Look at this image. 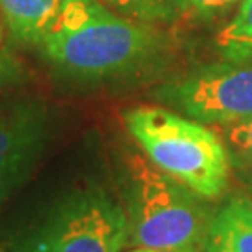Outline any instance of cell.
I'll use <instances>...</instances> for the list:
<instances>
[{
    "label": "cell",
    "mask_w": 252,
    "mask_h": 252,
    "mask_svg": "<svg viewBox=\"0 0 252 252\" xmlns=\"http://www.w3.org/2000/svg\"><path fill=\"white\" fill-rule=\"evenodd\" d=\"M41 49L63 77L107 82L148 69L162 54V36L99 0H63Z\"/></svg>",
    "instance_id": "cell-1"
},
{
    "label": "cell",
    "mask_w": 252,
    "mask_h": 252,
    "mask_svg": "<svg viewBox=\"0 0 252 252\" xmlns=\"http://www.w3.org/2000/svg\"><path fill=\"white\" fill-rule=\"evenodd\" d=\"M129 243L161 252H204L213 213L206 198L170 178L144 153L122 161Z\"/></svg>",
    "instance_id": "cell-2"
},
{
    "label": "cell",
    "mask_w": 252,
    "mask_h": 252,
    "mask_svg": "<svg viewBox=\"0 0 252 252\" xmlns=\"http://www.w3.org/2000/svg\"><path fill=\"white\" fill-rule=\"evenodd\" d=\"M124 124L159 170L206 200L224 194L232 157L224 140L206 124L155 105L127 108Z\"/></svg>",
    "instance_id": "cell-3"
},
{
    "label": "cell",
    "mask_w": 252,
    "mask_h": 252,
    "mask_svg": "<svg viewBox=\"0 0 252 252\" xmlns=\"http://www.w3.org/2000/svg\"><path fill=\"white\" fill-rule=\"evenodd\" d=\"M129 243L124 204L86 183L54 202L27 241V252H120Z\"/></svg>",
    "instance_id": "cell-4"
},
{
    "label": "cell",
    "mask_w": 252,
    "mask_h": 252,
    "mask_svg": "<svg viewBox=\"0 0 252 252\" xmlns=\"http://www.w3.org/2000/svg\"><path fill=\"white\" fill-rule=\"evenodd\" d=\"M155 95L200 124L232 126L252 116V62L202 65L162 84Z\"/></svg>",
    "instance_id": "cell-5"
},
{
    "label": "cell",
    "mask_w": 252,
    "mask_h": 252,
    "mask_svg": "<svg viewBox=\"0 0 252 252\" xmlns=\"http://www.w3.org/2000/svg\"><path fill=\"white\" fill-rule=\"evenodd\" d=\"M51 131V112L41 101H15L0 108V206L27 181Z\"/></svg>",
    "instance_id": "cell-6"
},
{
    "label": "cell",
    "mask_w": 252,
    "mask_h": 252,
    "mask_svg": "<svg viewBox=\"0 0 252 252\" xmlns=\"http://www.w3.org/2000/svg\"><path fill=\"white\" fill-rule=\"evenodd\" d=\"M204 252H252V198L234 194L217 209Z\"/></svg>",
    "instance_id": "cell-7"
},
{
    "label": "cell",
    "mask_w": 252,
    "mask_h": 252,
    "mask_svg": "<svg viewBox=\"0 0 252 252\" xmlns=\"http://www.w3.org/2000/svg\"><path fill=\"white\" fill-rule=\"evenodd\" d=\"M63 0H0V15L11 36L25 45H41Z\"/></svg>",
    "instance_id": "cell-8"
},
{
    "label": "cell",
    "mask_w": 252,
    "mask_h": 252,
    "mask_svg": "<svg viewBox=\"0 0 252 252\" xmlns=\"http://www.w3.org/2000/svg\"><path fill=\"white\" fill-rule=\"evenodd\" d=\"M217 47L230 62H252V0H241L235 15L217 34Z\"/></svg>",
    "instance_id": "cell-9"
},
{
    "label": "cell",
    "mask_w": 252,
    "mask_h": 252,
    "mask_svg": "<svg viewBox=\"0 0 252 252\" xmlns=\"http://www.w3.org/2000/svg\"><path fill=\"white\" fill-rule=\"evenodd\" d=\"M116 13L146 25L170 23L178 17L174 0H99Z\"/></svg>",
    "instance_id": "cell-10"
},
{
    "label": "cell",
    "mask_w": 252,
    "mask_h": 252,
    "mask_svg": "<svg viewBox=\"0 0 252 252\" xmlns=\"http://www.w3.org/2000/svg\"><path fill=\"white\" fill-rule=\"evenodd\" d=\"M224 144L230 152V157L237 164H252V116L241 120L232 126H224Z\"/></svg>",
    "instance_id": "cell-11"
},
{
    "label": "cell",
    "mask_w": 252,
    "mask_h": 252,
    "mask_svg": "<svg viewBox=\"0 0 252 252\" xmlns=\"http://www.w3.org/2000/svg\"><path fill=\"white\" fill-rule=\"evenodd\" d=\"M180 13H187L192 17H213L232 8L234 4H241V0H174Z\"/></svg>",
    "instance_id": "cell-12"
},
{
    "label": "cell",
    "mask_w": 252,
    "mask_h": 252,
    "mask_svg": "<svg viewBox=\"0 0 252 252\" xmlns=\"http://www.w3.org/2000/svg\"><path fill=\"white\" fill-rule=\"evenodd\" d=\"M23 79V67L21 63L8 53L0 51V90L17 84Z\"/></svg>",
    "instance_id": "cell-13"
},
{
    "label": "cell",
    "mask_w": 252,
    "mask_h": 252,
    "mask_svg": "<svg viewBox=\"0 0 252 252\" xmlns=\"http://www.w3.org/2000/svg\"><path fill=\"white\" fill-rule=\"evenodd\" d=\"M131 252H161V251H152V249H136V251H131Z\"/></svg>",
    "instance_id": "cell-14"
},
{
    "label": "cell",
    "mask_w": 252,
    "mask_h": 252,
    "mask_svg": "<svg viewBox=\"0 0 252 252\" xmlns=\"http://www.w3.org/2000/svg\"><path fill=\"white\" fill-rule=\"evenodd\" d=\"M2 39H4V30H2V23H0V47H2Z\"/></svg>",
    "instance_id": "cell-15"
},
{
    "label": "cell",
    "mask_w": 252,
    "mask_h": 252,
    "mask_svg": "<svg viewBox=\"0 0 252 252\" xmlns=\"http://www.w3.org/2000/svg\"><path fill=\"white\" fill-rule=\"evenodd\" d=\"M249 196L252 198V178L249 180Z\"/></svg>",
    "instance_id": "cell-16"
},
{
    "label": "cell",
    "mask_w": 252,
    "mask_h": 252,
    "mask_svg": "<svg viewBox=\"0 0 252 252\" xmlns=\"http://www.w3.org/2000/svg\"><path fill=\"white\" fill-rule=\"evenodd\" d=\"M249 168H251V170H252V164H251V166H249Z\"/></svg>",
    "instance_id": "cell-17"
},
{
    "label": "cell",
    "mask_w": 252,
    "mask_h": 252,
    "mask_svg": "<svg viewBox=\"0 0 252 252\" xmlns=\"http://www.w3.org/2000/svg\"><path fill=\"white\" fill-rule=\"evenodd\" d=\"M0 252H4V251H2V249H0Z\"/></svg>",
    "instance_id": "cell-18"
}]
</instances>
